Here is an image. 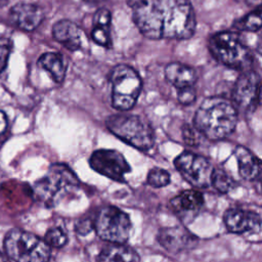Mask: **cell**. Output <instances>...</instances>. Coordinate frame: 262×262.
<instances>
[{
  "instance_id": "cell-8",
  "label": "cell",
  "mask_w": 262,
  "mask_h": 262,
  "mask_svg": "<svg viewBox=\"0 0 262 262\" xmlns=\"http://www.w3.org/2000/svg\"><path fill=\"white\" fill-rule=\"evenodd\" d=\"M129 216L114 206H106L99 210L94 220V229L98 236L111 244H124L131 232Z\"/></svg>"
},
{
  "instance_id": "cell-7",
  "label": "cell",
  "mask_w": 262,
  "mask_h": 262,
  "mask_svg": "<svg viewBox=\"0 0 262 262\" xmlns=\"http://www.w3.org/2000/svg\"><path fill=\"white\" fill-rule=\"evenodd\" d=\"M79 179L64 164H53L46 175L38 180L34 187L36 196L46 205H53L58 196L72 188L78 187Z\"/></svg>"
},
{
  "instance_id": "cell-18",
  "label": "cell",
  "mask_w": 262,
  "mask_h": 262,
  "mask_svg": "<svg viewBox=\"0 0 262 262\" xmlns=\"http://www.w3.org/2000/svg\"><path fill=\"white\" fill-rule=\"evenodd\" d=\"M166 79L177 89L193 86L196 81L194 70L180 62H171L165 68Z\"/></svg>"
},
{
  "instance_id": "cell-17",
  "label": "cell",
  "mask_w": 262,
  "mask_h": 262,
  "mask_svg": "<svg viewBox=\"0 0 262 262\" xmlns=\"http://www.w3.org/2000/svg\"><path fill=\"white\" fill-rule=\"evenodd\" d=\"M234 156L237 161L239 175L249 181L256 180L262 174V161L244 146H236Z\"/></svg>"
},
{
  "instance_id": "cell-5",
  "label": "cell",
  "mask_w": 262,
  "mask_h": 262,
  "mask_svg": "<svg viewBox=\"0 0 262 262\" xmlns=\"http://www.w3.org/2000/svg\"><path fill=\"white\" fill-rule=\"evenodd\" d=\"M4 249L14 262H48L50 259V247L47 243L21 229H12L6 234Z\"/></svg>"
},
{
  "instance_id": "cell-12",
  "label": "cell",
  "mask_w": 262,
  "mask_h": 262,
  "mask_svg": "<svg viewBox=\"0 0 262 262\" xmlns=\"http://www.w3.org/2000/svg\"><path fill=\"white\" fill-rule=\"evenodd\" d=\"M204 206L203 193L196 189L183 190L170 201V207L183 222H191Z\"/></svg>"
},
{
  "instance_id": "cell-29",
  "label": "cell",
  "mask_w": 262,
  "mask_h": 262,
  "mask_svg": "<svg viewBox=\"0 0 262 262\" xmlns=\"http://www.w3.org/2000/svg\"><path fill=\"white\" fill-rule=\"evenodd\" d=\"M92 228H94V222L92 223L90 220H83L77 223V231L81 234L88 233L92 230Z\"/></svg>"
},
{
  "instance_id": "cell-24",
  "label": "cell",
  "mask_w": 262,
  "mask_h": 262,
  "mask_svg": "<svg viewBox=\"0 0 262 262\" xmlns=\"http://www.w3.org/2000/svg\"><path fill=\"white\" fill-rule=\"evenodd\" d=\"M44 241L47 243L49 247L61 248L67 244L68 236L62 228L54 227V228H50L46 232Z\"/></svg>"
},
{
  "instance_id": "cell-32",
  "label": "cell",
  "mask_w": 262,
  "mask_h": 262,
  "mask_svg": "<svg viewBox=\"0 0 262 262\" xmlns=\"http://www.w3.org/2000/svg\"><path fill=\"white\" fill-rule=\"evenodd\" d=\"M0 262H9V261L0 253Z\"/></svg>"
},
{
  "instance_id": "cell-28",
  "label": "cell",
  "mask_w": 262,
  "mask_h": 262,
  "mask_svg": "<svg viewBox=\"0 0 262 262\" xmlns=\"http://www.w3.org/2000/svg\"><path fill=\"white\" fill-rule=\"evenodd\" d=\"M177 98L181 104H191L194 102L196 98V91L193 88V86H188L184 88L178 89L177 92Z\"/></svg>"
},
{
  "instance_id": "cell-27",
  "label": "cell",
  "mask_w": 262,
  "mask_h": 262,
  "mask_svg": "<svg viewBox=\"0 0 262 262\" xmlns=\"http://www.w3.org/2000/svg\"><path fill=\"white\" fill-rule=\"evenodd\" d=\"M12 43L7 38H0V73L6 68L10 55Z\"/></svg>"
},
{
  "instance_id": "cell-21",
  "label": "cell",
  "mask_w": 262,
  "mask_h": 262,
  "mask_svg": "<svg viewBox=\"0 0 262 262\" xmlns=\"http://www.w3.org/2000/svg\"><path fill=\"white\" fill-rule=\"evenodd\" d=\"M38 64L49 73L56 83H61L66 76V63L62 55L57 52H46L38 59Z\"/></svg>"
},
{
  "instance_id": "cell-10",
  "label": "cell",
  "mask_w": 262,
  "mask_h": 262,
  "mask_svg": "<svg viewBox=\"0 0 262 262\" xmlns=\"http://www.w3.org/2000/svg\"><path fill=\"white\" fill-rule=\"evenodd\" d=\"M261 82L259 76L253 71H244L235 81L232 89V103L236 111L244 115L255 112L259 104Z\"/></svg>"
},
{
  "instance_id": "cell-4",
  "label": "cell",
  "mask_w": 262,
  "mask_h": 262,
  "mask_svg": "<svg viewBox=\"0 0 262 262\" xmlns=\"http://www.w3.org/2000/svg\"><path fill=\"white\" fill-rule=\"evenodd\" d=\"M208 47L211 54L228 68L245 70L251 64V52L235 32L224 31L214 34L209 39Z\"/></svg>"
},
{
  "instance_id": "cell-22",
  "label": "cell",
  "mask_w": 262,
  "mask_h": 262,
  "mask_svg": "<svg viewBox=\"0 0 262 262\" xmlns=\"http://www.w3.org/2000/svg\"><path fill=\"white\" fill-rule=\"evenodd\" d=\"M238 30L244 31H257L262 28V8L256 9L247 15L243 16L242 18L237 19L234 24Z\"/></svg>"
},
{
  "instance_id": "cell-16",
  "label": "cell",
  "mask_w": 262,
  "mask_h": 262,
  "mask_svg": "<svg viewBox=\"0 0 262 262\" xmlns=\"http://www.w3.org/2000/svg\"><path fill=\"white\" fill-rule=\"evenodd\" d=\"M53 38L71 51L82 48L84 35L82 30L73 21L62 19L54 24L52 28Z\"/></svg>"
},
{
  "instance_id": "cell-15",
  "label": "cell",
  "mask_w": 262,
  "mask_h": 262,
  "mask_svg": "<svg viewBox=\"0 0 262 262\" xmlns=\"http://www.w3.org/2000/svg\"><path fill=\"white\" fill-rule=\"evenodd\" d=\"M44 11L42 7L34 3H16L10 9L11 21L24 31L35 30L42 21Z\"/></svg>"
},
{
  "instance_id": "cell-6",
  "label": "cell",
  "mask_w": 262,
  "mask_h": 262,
  "mask_svg": "<svg viewBox=\"0 0 262 262\" xmlns=\"http://www.w3.org/2000/svg\"><path fill=\"white\" fill-rule=\"evenodd\" d=\"M112 105L125 112L134 106L140 94L142 82L138 73L130 66L117 64L110 74Z\"/></svg>"
},
{
  "instance_id": "cell-14",
  "label": "cell",
  "mask_w": 262,
  "mask_h": 262,
  "mask_svg": "<svg viewBox=\"0 0 262 262\" xmlns=\"http://www.w3.org/2000/svg\"><path fill=\"white\" fill-rule=\"evenodd\" d=\"M158 242L167 251L179 253L195 246L198 238L186 228L174 226L162 228L158 233Z\"/></svg>"
},
{
  "instance_id": "cell-9",
  "label": "cell",
  "mask_w": 262,
  "mask_h": 262,
  "mask_svg": "<svg viewBox=\"0 0 262 262\" xmlns=\"http://www.w3.org/2000/svg\"><path fill=\"white\" fill-rule=\"evenodd\" d=\"M174 165L181 176L193 187L205 188L211 184L214 168L206 158L183 151L175 159Z\"/></svg>"
},
{
  "instance_id": "cell-25",
  "label": "cell",
  "mask_w": 262,
  "mask_h": 262,
  "mask_svg": "<svg viewBox=\"0 0 262 262\" xmlns=\"http://www.w3.org/2000/svg\"><path fill=\"white\" fill-rule=\"evenodd\" d=\"M147 183L152 187H163L170 183V174L161 168H154L147 174Z\"/></svg>"
},
{
  "instance_id": "cell-2",
  "label": "cell",
  "mask_w": 262,
  "mask_h": 262,
  "mask_svg": "<svg viewBox=\"0 0 262 262\" xmlns=\"http://www.w3.org/2000/svg\"><path fill=\"white\" fill-rule=\"evenodd\" d=\"M237 123V111L231 100L221 96H211L199 106L193 126L209 140H221L229 136Z\"/></svg>"
},
{
  "instance_id": "cell-19",
  "label": "cell",
  "mask_w": 262,
  "mask_h": 262,
  "mask_svg": "<svg viewBox=\"0 0 262 262\" xmlns=\"http://www.w3.org/2000/svg\"><path fill=\"white\" fill-rule=\"evenodd\" d=\"M111 23L112 15L107 9L100 8L95 12L93 17V29L91 32V37L93 41L100 46H112V39L110 33Z\"/></svg>"
},
{
  "instance_id": "cell-13",
  "label": "cell",
  "mask_w": 262,
  "mask_h": 262,
  "mask_svg": "<svg viewBox=\"0 0 262 262\" xmlns=\"http://www.w3.org/2000/svg\"><path fill=\"white\" fill-rule=\"evenodd\" d=\"M223 220L227 229L234 233L257 232L262 227V219L257 213L239 208L228 209Z\"/></svg>"
},
{
  "instance_id": "cell-31",
  "label": "cell",
  "mask_w": 262,
  "mask_h": 262,
  "mask_svg": "<svg viewBox=\"0 0 262 262\" xmlns=\"http://www.w3.org/2000/svg\"><path fill=\"white\" fill-rule=\"evenodd\" d=\"M257 51L259 52L260 55H262V37L259 39L258 44H257Z\"/></svg>"
},
{
  "instance_id": "cell-23",
  "label": "cell",
  "mask_w": 262,
  "mask_h": 262,
  "mask_svg": "<svg viewBox=\"0 0 262 262\" xmlns=\"http://www.w3.org/2000/svg\"><path fill=\"white\" fill-rule=\"evenodd\" d=\"M211 184L216 188L219 192H228L235 186L234 179L227 174L222 169H214L212 178H211Z\"/></svg>"
},
{
  "instance_id": "cell-11",
  "label": "cell",
  "mask_w": 262,
  "mask_h": 262,
  "mask_svg": "<svg viewBox=\"0 0 262 262\" xmlns=\"http://www.w3.org/2000/svg\"><path fill=\"white\" fill-rule=\"evenodd\" d=\"M89 164L97 173L115 181L123 182L130 172V166L124 156L115 149H97L92 152Z\"/></svg>"
},
{
  "instance_id": "cell-20",
  "label": "cell",
  "mask_w": 262,
  "mask_h": 262,
  "mask_svg": "<svg viewBox=\"0 0 262 262\" xmlns=\"http://www.w3.org/2000/svg\"><path fill=\"white\" fill-rule=\"evenodd\" d=\"M139 256L132 248L123 244H111L97 256V262H139Z\"/></svg>"
},
{
  "instance_id": "cell-3",
  "label": "cell",
  "mask_w": 262,
  "mask_h": 262,
  "mask_svg": "<svg viewBox=\"0 0 262 262\" xmlns=\"http://www.w3.org/2000/svg\"><path fill=\"white\" fill-rule=\"evenodd\" d=\"M105 124L114 135L137 149L147 150L154 145V129L148 121L140 116L115 114L106 119Z\"/></svg>"
},
{
  "instance_id": "cell-30",
  "label": "cell",
  "mask_w": 262,
  "mask_h": 262,
  "mask_svg": "<svg viewBox=\"0 0 262 262\" xmlns=\"http://www.w3.org/2000/svg\"><path fill=\"white\" fill-rule=\"evenodd\" d=\"M7 126H8L7 117H6L5 113L0 110V138L5 134Z\"/></svg>"
},
{
  "instance_id": "cell-26",
  "label": "cell",
  "mask_w": 262,
  "mask_h": 262,
  "mask_svg": "<svg viewBox=\"0 0 262 262\" xmlns=\"http://www.w3.org/2000/svg\"><path fill=\"white\" fill-rule=\"evenodd\" d=\"M202 134L196 130L194 126L184 125L182 129V137L186 144L190 146H195L200 143V138Z\"/></svg>"
},
{
  "instance_id": "cell-1",
  "label": "cell",
  "mask_w": 262,
  "mask_h": 262,
  "mask_svg": "<svg viewBox=\"0 0 262 262\" xmlns=\"http://www.w3.org/2000/svg\"><path fill=\"white\" fill-rule=\"evenodd\" d=\"M133 20L150 39H187L196 27L190 0H131Z\"/></svg>"
}]
</instances>
